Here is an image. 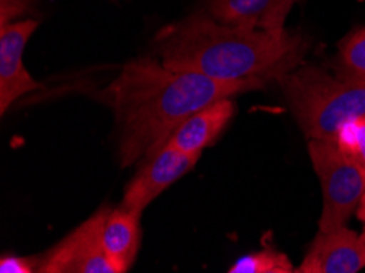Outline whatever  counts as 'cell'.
I'll return each instance as SVG.
<instances>
[{
  "label": "cell",
  "mask_w": 365,
  "mask_h": 273,
  "mask_svg": "<svg viewBox=\"0 0 365 273\" xmlns=\"http://www.w3.org/2000/svg\"><path fill=\"white\" fill-rule=\"evenodd\" d=\"M254 88H259L257 83L173 71L151 58L131 61L102 96L118 123L121 165L161 150L177 128L197 111Z\"/></svg>",
  "instance_id": "obj_1"
},
{
  "label": "cell",
  "mask_w": 365,
  "mask_h": 273,
  "mask_svg": "<svg viewBox=\"0 0 365 273\" xmlns=\"http://www.w3.org/2000/svg\"><path fill=\"white\" fill-rule=\"evenodd\" d=\"M154 44L165 68L259 87L297 69L308 49L300 33L226 25L200 14L164 28Z\"/></svg>",
  "instance_id": "obj_2"
},
{
  "label": "cell",
  "mask_w": 365,
  "mask_h": 273,
  "mask_svg": "<svg viewBox=\"0 0 365 273\" xmlns=\"http://www.w3.org/2000/svg\"><path fill=\"white\" fill-rule=\"evenodd\" d=\"M279 82L309 141L334 143L342 126L365 116V83L339 72L298 66Z\"/></svg>",
  "instance_id": "obj_3"
},
{
  "label": "cell",
  "mask_w": 365,
  "mask_h": 273,
  "mask_svg": "<svg viewBox=\"0 0 365 273\" xmlns=\"http://www.w3.org/2000/svg\"><path fill=\"white\" fill-rule=\"evenodd\" d=\"M308 150L323 188L319 232L341 230L357 213L365 193V172L347 159L334 143L312 139Z\"/></svg>",
  "instance_id": "obj_4"
},
{
  "label": "cell",
  "mask_w": 365,
  "mask_h": 273,
  "mask_svg": "<svg viewBox=\"0 0 365 273\" xmlns=\"http://www.w3.org/2000/svg\"><path fill=\"white\" fill-rule=\"evenodd\" d=\"M197 160L198 155L184 154L165 144L161 150L148 158V163L126 187L120 208L141 215L159 193L192 170Z\"/></svg>",
  "instance_id": "obj_5"
},
{
  "label": "cell",
  "mask_w": 365,
  "mask_h": 273,
  "mask_svg": "<svg viewBox=\"0 0 365 273\" xmlns=\"http://www.w3.org/2000/svg\"><path fill=\"white\" fill-rule=\"evenodd\" d=\"M38 28L36 20H19L0 28V111L2 115L15 100L40 88L24 64V53L30 36Z\"/></svg>",
  "instance_id": "obj_6"
},
{
  "label": "cell",
  "mask_w": 365,
  "mask_h": 273,
  "mask_svg": "<svg viewBox=\"0 0 365 273\" xmlns=\"http://www.w3.org/2000/svg\"><path fill=\"white\" fill-rule=\"evenodd\" d=\"M108 213V208L97 211L69 234L48 257L61 262L74 273H120L108 260L102 246V230Z\"/></svg>",
  "instance_id": "obj_7"
},
{
  "label": "cell",
  "mask_w": 365,
  "mask_h": 273,
  "mask_svg": "<svg viewBox=\"0 0 365 273\" xmlns=\"http://www.w3.org/2000/svg\"><path fill=\"white\" fill-rule=\"evenodd\" d=\"M365 269L361 236L347 227L319 232L295 273H357Z\"/></svg>",
  "instance_id": "obj_8"
},
{
  "label": "cell",
  "mask_w": 365,
  "mask_h": 273,
  "mask_svg": "<svg viewBox=\"0 0 365 273\" xmlns=\"http://www.w3.org/2000/svg\"><path fill=\"white\" fill-rule=\"evenodd\" d=\"M298 0H210L208 14L226 25L284 31L285 19Z\"/></svg>",
  "instance_id": "obj_9"
},
{
  "label": "cell",
  "mask_w": 365,
  "mask_h": 273,
  "mask_svg": "<svg viewBox=\"0 0 365 273\" xmlns=\"http://www.w3.org/2000/svg\"><path fill=\"white\" fill-rule=\"evenodd\" d=\"M235 110L236 105L231 98H223L208 105L177 128L168 144L180 153L200 158L202 150L217 141L220 133L230 123Z\"/></svg>",
  "instance_id": "obj_10"
},
{
  "label": "cell",
  "mask_w": 365,
  "mask_h": 273,
  "mask_svg": "<svg viewBox=\"0 0 365 273\" xmlns=\"http://www.w3.org/2000/svg\"><path fill=\"white\" fill-rule=\"evenodd\" d=\"M140 215L123 208L110 211L102 230V246L120 273L130 270L140 249Z\"/></svg>",
  "instance_id": "obj_11"
},
{
  "label": "cell",
  "mask_w": 365,
  "mask_h": 273,
  "mask_svg": "<svg viewBox=\"0 0 365 273\" xmlns=\"http://www.w3.org/2000/svg\"><path fill=\"white\" fill-rule=\"evenodd\" d=\"M339 74L365 83V28L351 33L341 43Z\"/></svg>",
  "instance_id": "obj_12"
},
{
  "label": "cell",
  "mask_w": 365,
  "mask_h": 273,
  "mask_svg": "<svg viewBox=\"0 0 365 273\" xmlns=\"http://www.w3.org/2000/svg\"><path fill=\"white\" fill-rule=\"evenodd\" d=\"M334 144L365 172V116L354 118L337 131Z\"/></svg>",
  "instance_id": "obj_13"
},
{
  "label": "cell",
  "mask_w": 365,
  "mask_h": 273,
  "mask_svg": "<svg viewBox=\"0 0 365 273\" xmlns=\"http://www.w3.org/2000/svg\"><path fill=\"white\" fill-rule=\"evenodd\" d=\"M284 260H287L285 255L265 250V252L246 255V257L240 259L231 267L228 273H262L264 270H267L270 267L277 265Z\"/></svg>",
  "instance_id": "obj_14"
},
{
  "label": "cell",
  "mask_w": 365,
  "mask_h": 273,
  "mask_svg": "<svg viewBox=\"0 0 365 273\" xmlns=\"http://www.w3.org/2000/svg\"><path fill=\"white\" fill-rule=\"evenodd\" d=\"M35 0H0V28L19 21Z\"/></svg>",
  "instance_id": "obj_15"
},
{
  "label": "cell",
  "mask_w": 365,
  "mask_h": 273,
  "mask_svg": "<svg viewBox=\"0 0 365 273\" xmlns=\"http://www.w3.org/2000/svg\"><path fill=\"white\" fill-rule=\"evenodd\" d=\"M0 273H33L25 260L16 257H4L0 262Z\"/></svg>",
  "instance_id": "obj_16"
},
{
  "label": "cell",
  "mask_w": 365,
  "mask_h": 273,
  "mask_svg": "<svg viewBox=\"0 0 365 273\" xmlns=\"http://www.w3.org/2000/svg\"><path fill=\"white\" fill-rule=\"evenodd\" d=\"M40 273H74L71 269H68V267L61 264V262L54 260L51 257H48L46 262H44Z\"/></svg>",
  "instance_id": "obj_17"
},
{
  "label": "cell",
  "mask_w": 365,
  "mask_h": 273,
  "mask_svg": "<svg viewBox=\"0 0 365 273\" xmlns=\"http://www.w3.org/2000/svg\"><path fill=\"white\" fill-rule=\"evenodd\" d=\"M262 273H295V270H293V267L290 265L289 259H287L284 262H280V264L270 267V269H267V270H264Z\"/></svg>",
  "instance_id": "obj_18"
},
{
  "label": "cell",
  "mask_w": 365,
  "mask_h": 273,
  "mask_svg": "<svg viewBox=\"0 0 365 273\" xmlns=\"http://www.w3.org/2000/svg\"><path fill=\"white\" fill-rule=\"evenodd\" d=\"M356 215H357L359 221L365 222V193H364V197H362V200H361V205H359Z\"/></svg>",
  "instance_id": "obj_19"
},
{
  "label": "cell",
  "mask_w": 365,
  "mask_h": 273,
  "mask_svg": "<svg viewBox=\"0 0 365 273\" xmlns=\"http://www.w3.org/2000/svg\"><path fill=\"white\" fill-rule=\"evenodd\" d=\"M359 236H361V244H362V249H364V254H365V227H364L362 234H359Z\"/></svg>",
  "instance_id": "obj_20"
}]
</instances>
